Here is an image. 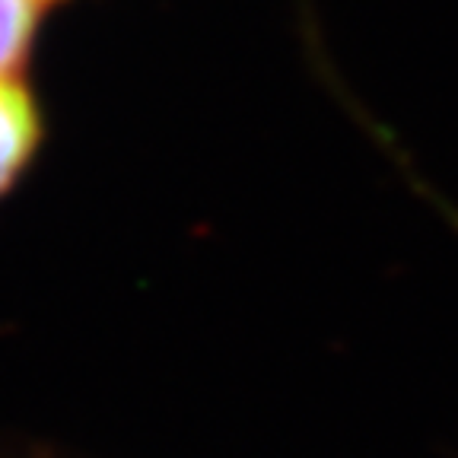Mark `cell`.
Wrapping results in <instances>:
<instances>
[{
  "instance_id": "6da1fadb",
  "label": "cell",
  "mask_w": 458,
  "mask_h": 458,
  "mask_svg": "<svg viewBox=\"0 0 458 458\" xmlns=\"http://www.w3.org/2000/svg\"><path fill=\"white\" fill-rule=\"evenodd\" d=\"M45 147V114L22 77H0V204L26 182Z\"/></svg>"
},
{
  "instance_id": "7a4b0ae2",
  "label": "cell",
  "mask_w": 458,
  "mask_h": 458,
  "mask_svg": "<svg viewBox=\"0 0 458 458\" xmlns=\"http://www.w3.org/2000/svg\"><path fill=\"white\" fill-rule=\"evenodd\" d=\"M42 0H0V77H22L32 55Z\"/></svg>"
}]
</instances>
